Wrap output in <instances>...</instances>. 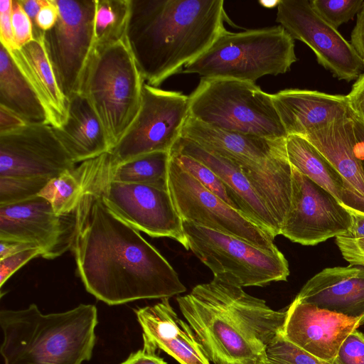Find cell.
<instances>
[{
  "label": "cell",
  "instance_id": "7",
  "mask_svg": "<svg viewBox=\"0 0 364 364\" xmlns=\"http://www.w3.org/2000/svg\"><path fill=\"white\" fill-rule=\"evenodd\" d=\"M144 82L127 36L114 43L93 48L80 92L98 115L111 149L139 113Z\"/></svg>",
  "mask_w": 364,
  "mask_h": 364
},
{
  "label": "cell",
  "instance_id": "38",
  "mask_svg": "<svg viewBox=\"0 0 364 364\" xmlns=\"http://www.w3.org/2000/svg\"><path fill=\"white\" fill-rule=\"evenodd\" d=\"M336 243L350 265L364 267V238L341 236L336 237Z\"/></svg>",
  "mask_w": 364,
  "mask_h": 364
},
{
  "label": "cell",
  "instance_id": "5",
  "mask_svg": "<svg viewBox=\"0 0 364 364\" xmlns=\"http://www.w3.org/2000/svg\"><path fill=\"white\" fill-rule=\"evenodd\" d=\"M181 137L237 165L278 222L290 207L292 166L285 139H268L205 124L189 116Z\"/></svg>",
  "mask_w": 364,
  "mask_h": 364
},
{
  "label": "cell",
  "instance_id": "28",
  "mask_svg": "<svg viewBox=\"0 0 364 364\" xmlns=\"http://www.w3.org/2000/svg\"><path fill=\"white\" fill-rule=\"evenodd\" d=\"M92 159L100 171L110 181L168 189V152L149 153L115 166L110 164L109 151Z\"/></svg>",
  "mask_w": 364,
  "mask_h": 364
},
{
  "label": "cell",
  "instance_id": "4",
  "mask_svg": "<svg viewBox=\"0 0 364 364\" xmlns=\"http://www.w3.org/2000/svg\"><path fill=\"white\" fill-rule=\"evenodd\" d=\"M98 323L95 305L81 304L43 314L36 304L2 309L0 326L4 364H82L92 356Z\"/></svg>",
  "mask_w": 364,
  "mask_h": 364
},
{
  "label": "cell",
  "instance_id": "22",
  "mask_svg": "<svg viewBox=\"0 0 364 364\" xmlns=\"http://www.w3.org/2000/svg\"><path fill=\"white\" fill-rule=\"evenodd\" d=\"M272 96L287 136H302L313 129L350 113L346 95L285 89Z\"/></svg>",
  "mask_w": 364,
  "mask_h": 364
},
{
  "label": "cell",
  "instance_id": "49",
  "mask_svg": "<svg viewBox=\"0 0 364 364\" xmlns=\"http://www.w3.org/2000/svg\"><path fill=\"white\" fill-rule=\"evenodd\" d=\"M359 55L361 56V58H363V62H364V51L362 52L361 53H360Z\"/></svg>",
  "mask_w": 364,
  "mask_h": 364
},
{
  "label": "cell",
  "instance_id": "12",
  "mask_svg": "<svg viewBox=\"0 0 364 364\" xmlns=\"http://www.w3.org/2000/svg\"><path fill=\"white\" fill-rule=\"evenodd\" d=\"M168 188L183 220L239 237L258 247L274 250V237L206 188L171 156Z\"/></svg>",
  "mask_w": 364,
  "mask_h": 364
},
{
  "label": "cell",
  "instance_id": "1",
  "mask_svg": "<svg viewBox=\"0 0 364 364\" xmlns=\"http://www.w3.org/2000/svg\"><path fill=\"white\" fill-rule=\"evenodd\" d=\"M75 213L71 250L86 290L96 299L113 306L186 291L164 256L100 197L85 193Z\"/></svg>",
  "mask_w": 364,
  "mask_h": 364
},
{
  "label": "cell",
  "instance_id": "21",
  "mask_svg": "<svg viewBox=\"0 0 364 364\" xmlns=\"http://www.w3.org/2000/svg\"><path fill=\"white\" fill-rule=\"evenodd\" d=\"M170 152L189 156L207 166L223 181L240 212L274 237L280 235V225L237 165L184 137Z\"/></svg>",
  "mask_w": 364,
  "mask_h": 364
},
{
  "label": "cell",
  "instance_id": "6",
  "mask_svg": "<svg viewBox=\"0 0 364 364\" xmlns=\"http://www.w3.org/2000/svg\"><path fill=\"white\" fill-rule=\"evenodd\" d=\"M296 60L294 39L281 25L237 33L225 29L180 73L255 82L286 73Z\"/></svg>",
  "mask_w": 364,
  "mask_h": 364
},
{
  "label": "cell",
  "instance_id": "48",
  "mask_svg": "<svg viewBox=\"0 0 364 364\" xmlns=\"http://www.w3.org/2000/svg\"><path fill=\"white\" fill-rule=\"evenodd\" d=\"M46 0H19L21 5L31 18L33 26L35 19Z\"/></svg>",
  "mask_w": 364,
  "mask_h": 364
},
{
  "label": "cell",
  "instance_id": "37",
  "mask_svg": "<svg viewBox=\"0 0 364 364\" xmlns=\"http://www.w3.org/2000/svg\"><path fill=\"white\" fill-rule=\"evenodd\" d=\"M40 248H33L20 252L0 260V287L21 267L33 258L41 256Z\"/></svg>",
  "mask_w": 364,
  "mask_h": 364
},
{
  "label": "cell",
  "instance_id": "18",
  "mask_svg": "<svg viewBox=\"0 0 364 364\" xmlns=\"http://www.w3.org/2000/svg\"><path fill=\"white\" fill-rule=\"evenodd\" d=\"M361 322L296 299L286 310L282 335L315 357L334 363L340 346Z\"/></svg>",
  "mask_w": 364,
  "mask_h": 364
},
{
  "label": "cell",
  "instance_id": "17",
  "mask_svg": "<svg viewBox=\"0 0 364 364\" xmlns=\"http://www.w3.org/2000/svg\"><path fill=\"white\" fill-rule=\"evenodd\" d=\"M75 230V210L58 215L39 196L0 205V240L32 244L41 250L46 259H55L72 249Z\"/></svg>",
  "mask_w": 364,
  "mask_h": 364
},
{
  "label": "cell",
  "instance_id": "44",
  "mask_svg": "<svg viewBox=\"0 0 364 364\" xmlns=\"http://www.w3.org/2000/svg\"><path fill=\"white\" fill-rule=\"evenodd\" d=\"M350 43L358 54L364 51V4L357 15L356 23L351 32Z\"/></svg>",
  "mask_w": 364,
  "mask_h": 364
},
{
  "label": "cell",
  "instance_id": "2",
  "mask_svg": "<svg viewBox=\"0 0 364 364\" xmlns=\"http://www.w3.org/2000/svg\"><path fill=\"white\" fill-rule=\"evenodd\" d=\"M176 301L214 364H267V346L282 333L286 316V311H275L264 300L216 277Z\"/></svg>",
  "mask_w": 364,
  "mask_h": 364
},
{
  "label": "cell",
  "instance_id": "31",
  "mask_svg": "<svg viewBox=\"0 0 364 364\" xmlns=\"http://www.w3.org/2000/svg\"><path fill=\"white\" fill-rule=\"evenodd\" d=\"M170 156L199 183L239 211L220 178L207 166L185 154L170 152ZM241 213V212H240Z\"/></svg>",
  "mask_w": 364,
  "mask_h": 364
},
{
  "label": "cell",
  "instance_id": "3",
  "mask_svg": "<svg viewBox=\"0 0 364 364\" xmlns=\"http://www.w3.org/2000/svg\"><path fill=\"white\" fill-rule=\"evenodd\" d=\"M223 0H131L129 46L146 83L158 87L225 28Z\"/></svg>",
  "mask_w": 364,
  "mask_h": 364
},
{
  "label": "cell",
  "instance_id": "33",
  "mask_svg": "<svg viewBox=\"0 0 364 364\" xmlns=\"http://www.w3.org/2000/svg\"><path fill=\"white\" fill-rule=\"evenodd\" d=\"M50 179L0 177V205L19 203L37 196Z\"/></svg>",
  "mask_w": 364,
  "mask_h": 364
},
{
  "label": "cell",
  "instance_id": "25",
  "mask_svg": "<svg viewBox=\"0 0 364 364\" xmlns=\"http://www.w3.org/2000/svg\"><path fill=\"white\" fill-rule=\"evenodd\" d=\"M286 149L292 166L324 188L348 209L364 213V196L305 138L289 135Z\"/></svg>",
  "mask_w": 364,
  "mask_h": 364
},
{
  "label": "cell",
  "instance_id": "23",
  "mask_svg": "<svg viewBox=\"0 0 364 364\" xmlns=\"http://www.w3.org/2000/svg\"><path fill=\"white\" fill-rule=\"evenodd\" d=\"M43 34L40 29L33 28V41L20 48L9 51L46 109L50 126L58 128L66 120L68 100L58 84Z\"/></svg>",
  "mask_w": 364,
  "mask_h": 364
},
{
  "label": "cell",
  "instance_id": "16",
  "mask_svg": "<svg viewBox=\"0 0 364 364\" xmlns=\"http://www.w3.org/2000/svg\"><path fill=\"white\" fill-rule=\"evenodd\" d=\"M75 166L50 124L0 134V177L51 180Z\"/></svg>",
  "mask_w": 364,
  "mask_h": 364
},
{
  "label": "cell",
  "instance_id": "43",
  "mask_svg": "<svg viewBox=\"0 0 364 364\" xmlns=\"http://www.w3.org/2000/svg\"><path fill=\"white\" fill-rule=\"evenodd\" d=\"M28 124L19 116L0 105V134L6 133Z\"/></svg>",
  "mask_w": 364,
  "mask_h": 364
},
{
  "label": "cell",
  "instance_id": "47",
  "mask_svg": "<svg viewBox=\"0 0 364 364\" xmlns=\"http://www.w3.org/2000/svg\"><path fill=\"white\" fill-rule=\"evenodd\" d=\"M352 226L347 237L364 238V213L351 210Z\"/></svg>",
  "mask_w": 364,
  "mask_h": 364
},
{
  "label": "cell",
  "instance_id": "45",
  "mask_svg": "<svg viewBox=\"0 0 364 364\" xmlns=\"http://www.w3.org/2000/svg\"><path fill=\"white\" fill-rule=\"evenodd\" d=\"M38 248L36 246L20 241L0 240V260L29 249Z\"/></svg>",
  "mask_w": 364,
  "mask_h": 364
},
{
  "label": "cell",
  "instance_id": "9",
  "mask_svg": "<svg viewBox=\"0 0 364 364\" xmlns=\"http://www.w3.org/2000/svg\"><path fill=\"white\" fill-rule=\"evenodd\" d=\"M76 170L83 192L100 197L119 218L152 237L175 240L188 250L183 220L168 188L109 180L93 159L81 162Z\"/></svg>",
  "mask_w": 364,
  "mask_h": 364
},
{
  "label": "cell",
  "instance_id": "39",
  "mask_svg": "<svg viewBox=\"0 0 364 364\" xmlns=\"http://www.w3.org/2000/svg\"><path fill=\"white\" fill-rule=\"evenodd\" d=\"M12 5L13 0H0L1 45L9 51L16 49L11 21Z\"/></svg>",
  "mask_w": 364,
  "mask_h": 364
},
{
  "label": "cell",
  "instance_id": "15",
  "mask_svg": "<svg viewBox=\"0 0 364 364\" xmlns=\"http://www.w3.org/2000/svg\"><path fill=\"white\" fill-rule=\"evenodd\" d=\"M277 7L276 21L307 45L333 77L350 82L363 73V60L355 48L315 12L309 1L281 0Z\"/></svg>",
  "mask_w": 364,
  "mask_h": 364
},
{
  "label": "cell",
  "instance_id": "32",
  "mask_svg": "<svg viewBox=\"0 0 364 364\" xmlns=\"http://www.w3.org/2000/svg\"><path fill=\"white\" fill-rule=\"evenodd\" d=\"M267 364H335L322 360L288 341L282 333L268 345Z\"/></svg>",
  "mask_w": 364,
  "mask_h": 364
},
{
  "label": "cell",
  "instance_id": "26",
  "mask_svg": "<svg viewBox=\"0 0 364 364\" xmlns=\"http://www.w3.org/2000/svg\"><path fill=\"white\" fill-rule=\"evenodd\" d=\"M302 136L364 196V165L355 153V137L350 115L313 129Z\"/></svg>",
  "mask_w": 364,
  "mask_h": 364
},
{
  "label": "cell",
  "instance_id": "35",
  "mask_svg": "<svg viewBox=\"0 0 364 364\" xmlns=\"http://www.w3.org/2000/svg\"><path fill=\"white\" fill-rule=\"evenodd\" d=\"M335 364H364V335L357 329L342 342Z\"/></svg>",
  "mask_w": 364,
  "mask_h": 364
},
{
  "label": "cell",
  "instance_id": "46",
  "mask_svg": "<svg viewBox=\"0 0 364 364\" xmlns=\"http://www.w3.org/2000/svg\"><path fill=\"white\" fill-rule=\"evenodd\" d=\"M350 117L353 121L355 137V153L364 162V122L350 112Z\"/></svg>",
  "mask_w": 364,
  "mask_h": 364
},
{
  "label": "cell",
  "instance_id": "29",
  "mask_svg": "<svg viewBox=\"0 0 364 364\" xmlns=\"http://www.w3.org/2000/svg\"><path fill=\"white\" fill-rule=\"evenodd\" d=\"M130 14L131 0H96L94 47L126 38Z\"/></svg>",
  "mask_w": 364,
  "mask_h": 364
},
{
  "label": "cell",
  "instance_id": "14",
  "mask_svg": "<svg viewBox=\"0 0 364 364\" xmlns=\"http://www.w3.org/2000/svg\"><path fill=\"white\" fill-rule=\"evenodd\" d=\"M351 226V210L292 166L290 207L280 235L303 245H316L347 236Z\"/></svg>",
  "mask_w": 364,
  "mask_h": 364
},
{
  "label": "cell",
  "instance_id": "8",
  "mask_svg": "<svg viewBox=\"0 0 364 364\" xmlns=\"http://www.w3.org/2000/svg\"><path fill=\"white\" fill-rule=\"evenodd\" d=\"M190 116L221 129L268 139L287 134L272 96L255 82L201 77L189 95Z\"/></svg>",
  "mask_w": 364,
  "mask_h": 364
},
{
  "label": "cell",
  "instance_id": "20",
  "mask_svg": "<svg viewBox=\"0 0 364 364\" xmlns=\"http://www.w3.org/2000/svg\"><path fill=\"white\" fill-rule=\"evenodd\" d=\"M296 299L364 323V267H328L311 277Z\"/></svg>",
  "mask_w": 364,
  "mask_h": 364
},
{
  "label": "cell",
  "instance_id": "24",
  "mask_svg": "<svg viewBox=\"0 0 364 364\" xmlns=\"http://www.w3.org/2000/svg\"><path fill=\"white\" fill-rule=\"evenodd\" d=\"M67 118L53 131L75 164L111 150L104 127L88 99L81 92L68 98Z\"/></svg>",
  "mask_w": 364,
  "mask_h": 364
},
{
  "label": "cell",
  "instance_id": "19",
  "mask_svg": "<svg viewBox=\"0 0 364 364\" xmlns=\"http://www.w3.org/2000/svg\"><path fill=\"white\" fill-rule=\"evenodd\" d=\"M134 311L142 330L143 347L163 350L180 364H210L194 332L179 318L168 298Z\"/></svg>",
  "mask_w": 364,
  "mask_h": 364
},
{
  "label": "cell",
  "instance_id": "40",
  "mask_svg": "<svg viewBox=\"0 0 364 364\" xmlns=\"http://www.w3.org/2000/svg\"><path fill=\"white\" fill-rule=\"evenodd\" d=\"M346 98L350 112L364 122V73L355 80Z\"/></svg>",
  "mask_w": 364,
  "mask_h": 364
},
{
  "label": "cell",
  "instance_id": "30",
  "mask_svg": "<svg viewBox=\"0 0 364 364\" xmlns=\"http://www.w3.org/2000/svg\"><path fill=\"white\" fill-rule=\"evenodd\" d=\"M75 167L50 180L38 195L46 199L58 215L74 212L84 195Z\"/></svg>",
  "mask_w": 364,
  "mask_h": 364
},
{
  "label": "cell",
  "instance_id": "10",
  "mask_svg": "<svg viewBox=\"0 0 364 364\" xmlns=\"http://www.w3.org/2000/svg\"><path fill=\"white\" fill-rule=\"evenodd\" d=\"M191 250L213 273L234 285L264 287L286 281L288 261L278 248L258 247L239 237L183 220Z\"/></svg>",
  "mask_w": 364,
  "mask_h": 364
},
{
  "label": "cell",
  "instance_id": "27",
  "mask_svg": "<svg viewBox=\"0 0 364 364\" xmlns=\"http://www.w3.org/2000/svg\"><path fill=\"white\" fill-rule=\"evenodd\" d=\"M0 105L19 116L27 124H50L48 114L37 94L14 61L9 51L1 45Z\"/></svg>",
  "mask_w": 364,
  "mask_h": 364
},
{
  "label": "cell",
  "instance_id": "11",
  "mask_svg": "<svg viewBox=\"0 0 364 364\" xmlns=\"http://www.w3.org/2000/svg\"><path fill=\"white\" fill-rule=\"evenodd\" d=\"M190 116L189 96L144 82L135 119L109 151L112 166L156 151L170 153Z\"/></svg>",
  "mask_w": 364,
  "mask_h": 364
},
{
  "label": "cell",
  "instance_id": "13",
  "mask_svg": "<svg viewBox=\"0 0 364 364\" xmlns=\"http://www.w3.org/2000/svg\"><path fill=\"white\" fill-rule=\"evenodd\" d=\"M58 18L44 32V43L58 84L68 98L80 92L94 48L96 0H54Z\"/></svg>",
  "mask_w": 364,
  "mask_h": 364
},
{
  "label": "cell",
  "instance_id": "34",
  "mask_svg": "<svg viewBox=\"0 0 364 364\" xmlns=\"http://www.w3.org/2000/svg\"><path fill=\"white\" fill-rule=\"evenodd\" d=\"M309 2L318 15L338 29L358 14L364 0H311Z\"/></svg>",
  "mask_w": 364,
  "mask_h": 364
},
{
  "label": "cell",
  "instance_id": "41",
  "mask_svg": "<svg viewBox=\"0 0 364 364\" xmlns=\"http://www.w3.org/2000/svg\"><path fill=\"white\" fill-rule=\"evenodd\" d=\"M58 18V10L54 0H46L38 14L33 28L46 32L51 29Z\"/></svg>",
  "mask_w": 364,
  "mask_h": 364
},
{
  "label": "cell",
  "instance_id": "36",
  "mask_svg": "<svg viewBox=\"0 0 364 364\" xmlns=\"http://www.w3.org/2000/svg\"><path fill=\"white\" fill-rule=\"evenodd\" d=\"M11 21L16 49L34 39L33 23L19 0H13Z\"/></svg>",
  "mask_w": 364,
  "mask_h": 364
},
{
  "label": "cell",
  "instance_id": "42",
  "mask_svg": "<svg viewBox=\"0 0 364 364\" xmlns=\"http://www.w3.org/2000/svg\"><path fill=\"white\" fill-rule=\"evenodd\" d=\"M119 364H167V363L156 352L150 350L144 347L129 356Z\"/></svg>",
  "mask_w": 364,
  "mask_h": 364
}]
</instances>
